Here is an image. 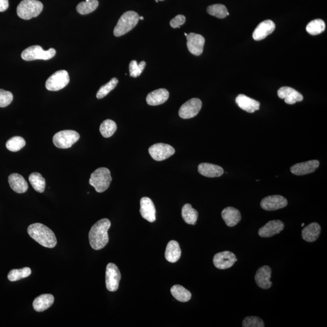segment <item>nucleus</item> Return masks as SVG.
Listing matches in <instances>:
<instances>
[{
    "label": "nucleus",
    "instance_id": "1",
    "mask_svg": "<svg viewBox=\"0 0 327 327\" xmlns=\"http://www.w3.org/2000/svg\"><path fill=\"white\" fill-rule=\"evenodd\" d=\"M111 222L108 219H102L92 226L89 233V242L93 249L100 250L108 244L109 229Z\"/></svg>",
    "mask_w": 327,
    "mask_h": 327
},
{
    "label": "nucleus",
    "instance_id": "2",
    "mask_svg": "<svg viewBox=\"0 0 327 327\" xmlns=\"http://www.w3.org/2000/svg\"><path fill=\"white\" fill-rule=\"evenodd\" d=\"M27 232L33 239L43 247L53 248L57 244V240L54 232L41 223L30 225L28 227Z\"/></svg>",
    "mask_w": 327,
    "mask_h": 327
},
{
    "label": "nucleus",
    "instance_id": "3",
    "mask_svg": "<svg viewBox=\"0 0 327 327\" xmlns=\"http://www.w3.org/2000/svg\"><path fill=\"white\" fill-rule=\"evenodd\" d=\"M112 180L110 170L106 167H100L92 173L89 184L98 193L107 191Z\"/></svg>",
    "mask_w": 327,
    "mask_h": 327
},
{
    "label": "nucleus",
    "instance_id": "4",
    "mask_svg": "<svg viewBox=\"0 0 327 327\" xmlns=\"http://www.w3.org/2000/svg\"><path fill=\"white\" fill-rule=\"evenodd\" d=\"M139 18L138 14L134 11H127L122 14L114 27V35L118 37V36L126 34L138 23Z\"/></svg>",
    "mask_w": 327,
    "mask_h": 327
},
{
    "label": "nucleus",
    "instance_id": "5",
    "mask_svg": "<svg viewBox=\"0 0 327 327\" xmlns=\"http://www.w3.org/2000/svg\"><path fill=\"white\" fill-rule=\"evenodd\" d=\"M43 9V4L38 0H23L16 8V13L19 18L31 19L38 16Z\"/></svg>",
    "mask_w": 327,
    "mask_h": 327
},
{
    "label": "nucleus",
    "instance_id": "6",
    "mask_svg": "<svg viewBox=\"0 0 327 327\" xmlns=\"http://www.w3.org/2000/svg\"><path fill=\"white\" fill-rule=\"evenodd\" d=\"M56 54L55 49L50 48L44 50L40 46L35 45L28 47L23 50L21 54L22 59L30 61L36 60H48L51 59Z\"/></svg>",
    "mask_w": 327,
    "mask_h": 327
},
{
    "label": "nucleus",
    "instance_id": "7",
    "mask_svg": "<svg viewBox=\"0 0 327 327\" xmlns=\"http://www.w3.org/2000/svg\"><path fill=\"white\" fill-rule=\"evenodd\" d=\"M79 133L76 131L67 130L60 131L53 137V142L59 149H68L80 139Z\"/></svg>",
    "mask_w": 327,
    "mask_h": 327
},
{
    "label": "nucleus",
    "instance_id": "8",
    "mask_svg": "<svg viewBox=\"0 0 327 327\" xmlns=\"http://www.w3.org/2000/svg\"><path fill=\"white\" fill-rule=\"evenodd\" d=\"M70 78L68 72L61 70L52 74L46 82V88L49 91H58L68 85Z\"/></svg>",
    "mask_w": 327,
    "mask_h": 327
},
{
    "label": "nucleus",
    "instance_id": "9",
    "mask_svg": "<svg viewBox=\"0 0 327 327\" xmlns=\"http://www.w3.org/2000/svg\"><path fill=\"white\" fill-rule=\"evenodd\" d=\"M121 278V273L118 267L113 263H109L106 272V285L109 292H116L118 289Z\"/></svg>",
    "mask_w": 327,
    "mask_h": 327
},
{
    "label": "nucleus",
    "instance_id": "10",
    "mask_svg": "<svg viewBox=\"0 0 327 327\" xmlns=\"http://www.w3.org/2000/svg\"><path fill=\"white\" fill-rule=\"evenodd\" d=\"M149 152L154 160L161 161L173 155L175 153V150L170 145L157 143L149 147Z\"/></svg>",
    "mask_w": 327,
    "mask_h": 327
},
{
    "label": "nucleus",
    "instance_id": "11",
    "mask_svg": "<svg viewBox=\"0 0 327 327\" xmlns=\"http://www.w3.org/2000/svg\"><path fill=\"white\" fill-rule=\"evenodd\" d=\"M201 108H202V102L200 99L189 100L181 106L179 110V115L183 119L194 118L199 113Z\"/></svg>",
    "mask_w": 327,
    "mask_h": 327
},
{
    "label": "nucleus",
    "instance_id": "12",
    "mask_svg": "<svg viewBox=\"0 0 327 327\" xmlns=\"http://www.w3.org/2000/svg\"><path fill=\"white\" fill-rule=\"evenodd\" d=\"M237 261L235 254L229 251L218 253L214 257V264L218 269L225 270L230 268Z\"/></svg>",
    "mask_w": 327,
    "mask_h": 327
},
{
    "label": "nucleus",
    "instance_id": "13",
    "mask_svg": "<svg viewBox=\"0 0 327 327\" xmlns=\"http://www.w3.org/2000/svg\"><path fill=\"white\" fill-rule=\"evenodd\" d=\"M288 205L286 198L281 195H272L265 197L261 201L262 209L267 211H274L286 208Z\"/></svg>",
    "mask_w": 327,
    "mask_h": 327
},
{
    "label": "nucleus",
    "instance_id": "14",
    "mask_svg": "<svg viewBox=\"0 0 327 327\" xmlns=\"http://www.w3.org/2000/svg\"><path fill=\"white\" fill-rule=\"evenodd\" d=\"M186 36L187 46L189 52L196 56L202 54L205 44V38L204 36L195 33H190Z\"/></svg>",
    "mask_w": 327,
    "mask_h": 327
},
{
    "label": "nucleus",
    "instance_id": "15",
    "mask_svg": "<svg viewBox=\"0 0 327 327\" xmlns=\"http://www.w3.org/2000/svg\"><path fill=\"white\" fill-rule=\"evenodd\" d=\"M272 277V269L269 266L264 265L257 270L255 275V281L257 286L262 289H269L272 286L270 281Z\"/></svg>",
    "mask_w": 327,
    "mask_h": 327
},
{
    "label": "nucleus",
    "instance_id": "16",
    "mask_svg": "<svg viewBox=\"0 0 327 327\" xmlns=\"http://www.w3.org/2000/svg\"><path fill=\"white\" fill-rule=\"evenodd\" d=\"M284 223L280 220H273L260 228L258 234L262 237H270L281 233L284 230Z\"/></svg>",
    "mask_w": 327,
    "mask_h": 327
},
{
    "label": "nucleus",
    "instance_id": "17",
    "mask_svg": "<svg viewBox=\"0 0 327 327\" xmlns=\"http://www.w3.org/2000/svg\"><path fill=\"white\" fill-rule=\"evenodd\" d=\"M278 96L280 99H284L288 105H294L296 103L303 102V96L300 92L290 87H282L278 91Z\"/></svg>",
    "mask_w": 327,
    "mask_h": 327
},
{
    "label": "nucleus",
    "instance_id": "18",
    "mask_svg": "<svg viewBox=\"0 0 327 327\" xmlns=\"http://www.w3.org/2000/svg\"><path fill=\"white\" fill-rule=\"evenodd\" d=\"M318 160H311L304 163H298L290 168V171L295 175L302 176L308 175L314 172L320 166Z\"/></svg>",
    "mask_w": 327,
    "mask_h": 327
},
{
    "label": "nucleus",
    "instance_id": "19",
    "mask_svg": "<svg viewBox=\"0 0 327 327\" xmlns=\"http://www.w3.org/2000/svg\"><path fill=\"white\" fill-rule=\"evenodd\" d=\"M140 214L142 218L150 222L156 220V210L154 204L149 198L143 197L140 201Z\"/></svg>",
    "mask_w": 327,
    "mask_h": 327
},
{
    "label": "nucleus",
    "instance_id": "20",
    "mask_svg": "<svg viewBox=\"0 0 327 327\" xmlns=\"http://www.w3.org/2000/svg\"><path fill=\"white\" fill-rule=\"evenodd\" d=\"M275 24L271 20H265L261 22L253 33L254 40L260 41L267 37L268 35L273 33L275 29Z\"/></svg>",
    "mask_w": 327,
    "mask_h": 327
},
{
    "label": "nucleus",
    "instance_id": "21",
    "mask_svg": "<svg viewBox=\"0 0 327 327\" xmlns=\"http://www.w3.org/2000/svg\"><path fill=\"white\" fill-rule=\"evenodd\" d=\"M236 103L240 108L248 113H254L258 110L260 108V103L258 101L250 99L243 94H240L236 97Z\"/></svg>",
    "mask_w": 327,
    "mask_h": 327
},
{
    "label": "nucleus",
    "instance_id": "22",
    "mask_svg": "<svg viewBox=\"0 0 327 327\" xmlns=\"http://www.w3.org/2000/svg\"><path fill=\"white\" fill-rule=\"evenodd\" d=\"M169 98V92L166 89H159L147 95L146 102L150 106H159L166 103Z\"/></svg>",
    "mask_w": 327,
    "mask_h": 327
},
{
    "label": "nucleus",
    "instance_id": "23",
    "mask_svg": "<svg viewBox=\"0 0 327 327\" xmlns=\"http://www.w3.org/2000/svg\"><path fill=\"white\" fill-rule=\"evenodd\" d=\"M221 215L226 225L230 227L236 225L241 220V215L239 211L232 207H228L223 209Z\"/></svg>",
    "mask_w": 327,
    "mask_h": 327
},
{
    "label": "nucleus",
    "instance_id": "24",
    "mask_svg": "<svg viewBox=\"0 0 327 327\" xmlns=\"http://www.w3.org/2000/svg\"><path fill=\"white\" fill-rule=\"evenodd\" d=\"M198 172L208 178L219 177L223 174L221 167L211 163H201L198 166Z\"/></svg>",
    "mask_w": 327,
    "mask_h": 327
},
{
    "label": "nucleus",
    "instance_id": "25",
    "mask_svg": "<svg viewBox=\"0 0 327 327\" xmlns=\"http://www.w3.org/2000/svg\"><path fill=\"white\" fill-rule=\"evenodd\" d=\"M9 185L14 192L18 194H24L28 189V184L24 178L18 173H12L9 178Z\"/></svg>",
    "mask_w": 327,
    "mask_h": 327
},
{
    "label": "nucleus",
    "instance_id": "26",
    "mask_svg": "<svg viewBox=\"0 0 327 327\" xmlns=\"http://www.w3.org/2000/svg\"><path fill=\"white\" fill-rule=\"evenodd\" d=\"M321 227L317 222H312L307 225L302 230V237L305 241L314 242L318 239L320 235Z\"/></svg>",
    "mask_w": 327,
    "mask_h": 327
},
{
    "label": "nucleus",
    "instance_id": "27",
    "mask_svg": "<svg viewBox=\"0 0 327 327\" xmlns=\"http://www.w3.org/2000/svg\"><path fill=\"white\" fill-rule=\"evenodd\" d=\"M54 303V296L50 294L41 295L35 298L33 301V309L37 312H44L49 309Z\"/></svg>",
    "mask_w": 327,
    "mask_h": 327
},
{
    "label": "nucleus",
    "instance_id": "28",
    "mask_svg": "<svg viewBox=\"0 0 327 327\" xmlns=\"http://www.w3.org/2000/svg\"><path fill=\"white\" fill-rule=\"evenodd\" d=\"M181 250L180 244L176 241H170L167 244L165 257L167 261L175 263L180 259Z\"/></svg>",
    "mask_w": 327,
    "mask_h": 327
},
{
    "label": "nucleus",
    "instance_id": "29",
    "mask_svg": "<svg viewBox=\"0 0 327 327\" xmlns=\"http://www.w3.org/2000/svg\"><path fill=\"white\" fill-rule=\"evenodd\" d=\"M182 217L188 224L195 225L198 220V212L192 208L191 205L186 204L182 209Z\"/></svg>",
    "mask_w": 327,
    "mask_h": 327
},
{
    "label": "nucleus",
    "instance_id": "30",
    "mask_svg": "<svg viewBox=\"0 0 327 327\" xmlns=\"http://www.w3.org/2000/svg\"><path fill=\"white\" fill-rule=\"evenodd\" d=\"M171 293L173 297L182 303H186L191 300V293L180 285H175L171 289Z\"/></svg>",
    "mask_w": 327,
    "mask_h": 327
},
{
    "label": "nucleus",
    "instance_id": "31",
    "mask_svg": "<svg viewBox=\"0 0 327 327\" xmlns=\"http://www.w3.org/2000/svg\"><path fill=\"white\" fill-rule=\"evenodd\" d=\"M29 180L33 188L38 193H43L46 187L45 179L40 173L33 172L30 175Z\"/></svg>",
    "mask_w": 327,
    "mask_h": 327
},
{
    "label": "nucleus",
    "instance_id": "32",
    "mask_svg": "<svg viewBox=\"0 0 327 327\" xmlns=\"http://www.w3.org/2000/svg\"><path fill=\"white\" fill-rule=\"evenodd\" d=\"M99 5V2L98 0H89V1L81 2L78 4L77 10L81 15H87L96 10Z\"/></svg>",
    "mask_w": 327,
    "mask_h": 327
},
{
    "label": "nucleus",
    "instance_id": "33",
    "mask_svg": "<svg viewBox=\"0 0 327 327\" xmlns=\"http://www.w3.org/2000/svg\"><path fill=\"white\" fill-rule=\"evenodd\" d=\"M117 125L115 122L111 119H106L102 122L100 127V131L105 138H110L116 132Z\"/></svg>",
    "mask_w": 327,
    "mask_h": 327
},
{
    "label": "nucleus",
    "instance_id": "34",
    "mask_svg": "<svg viewBox=\"0 0 327 327\" xmlns=\"http://www.w3.org/2000/svg\"><path fill=\"white\" fill-rule=\"evenodd\" d=\"M326 29V24L322 19H317L310 21L307 25L306 30L307 32L312 35H317L323 33Z\"/></svg>",
    "mask_w": 327,
    "mask_h": 327
},
{
    "label": "nucleus",
    "instance_id": "35",
    "mask_svg": "<svg viewBox=\"0 0 327 327\" xmlns=\"http://www.w3.org/2000/svg\"><path fill=\"white\" fill-rule=\"evenodd\" d=\"M31 273V269L29 267H25L22 269H13L8 274L7 278L10 281H17L27 278Z\"/></svg>",
    "mask_w": 327,
    "mask_h": 327
},
{
    "label": "nucleus",
    "instance_id": "36",
    "mask_svg": "<svg viewBox=\"0 0 327 327\" xmlns=\"http://www.w3.org/2000/svg\"><path fill=\"white\" fill-rule=\"evenodd\" d=\"M207 11L210 15L218 18H224L229 15L227 8L223 4H217L210 5Z\"/></svg>",
    "mask_w": 327,
    "mask_h": 327
},
{
    "label": "nucleus",
    "instance_id": "37",
    "mask_svg": "<svg viewBox=\"0 0 327 327\" xmlns=\"http://www.w3.org/2000/svg\"><path fill=\"white\" fill-rule=\"evenodd\" d=\"M25 145L26 141L23 138L20 136H14L7 141L5 146L11 152H15L23 149Z\"/></svg>",
    "mask_w": 327,
    "mask_h": 327
},
{
    "label": "nucleus",
    "instance_id": "38",
    "mask_svg": "<svg viewBox=\"0 0 327 327\" xmlns=\"http://www.w3.org/2000/svg\"><path fill=\"white\" fill-rule=\"evenodd\" d=\"M119 81L116 78H113L110 82L106 84L104 86L101 87L99 91H98L97 98L98 99H102L107 96L110 92L116 88Z\"/></svg>",
    "mask_w": 327,
    "mask_h": 327
},
{
    "label": "nucleus",
    "instance_id": "39",
    "mask_svg": "<svg viewBox=\"0 0 327 327\" xmlns=\"http://www.w3.org/2000/svg\"><path fill=\"white\" fill-rule=\"evenodd\" d=\"M146 63L144 61H141L139 64L136 60L131 61L129 64L130 75L133 78H136L140 76L142 72H143Z\"/></svg>",
    "mask_w": 327,
    "mask_h": 327
},
{
    "label": "nucleus",
    "instance_id": "40",
    "mask_svg": "<svg viewBox=\"0 0 327 327\" xmlns=\"http://www.w3.org/2000/svg\"><path fill=\"white\" fill-rule=\"evenodd\" d=\"M264 321L256 317H248L242 322L243 327H264Z\"/></svg>",
    "mask_w": 327,
    "mask_h": 327
},
{
    "label": "nucleus",
    "instance_id": "41",
    "mask_svg": "<svg viewBox=\"0 0 327 327\" xmlns=\"http://www.w3.org/2000/svg\"><path fill=\"white\" fill-rule=\"evenodd\" d=\"M13 95L9 91L0 89V108H5L12 102Z\"/></svg>",
    "mask_w": 327,
    "mask_h": 327
},
{
    "label": "nucleus",
    "instance_id": "42",
    "mask_svg": "<svg viewBox=\"0 0 327 327\" xmlns=\"http://www.w3.org/2000/svg\"><path fill=\"white\" fill-rule=\"evenodd\" d=\"M185 16L183 15H178L170 21V24L172 28H180V26L185 23Z\"/></svg>",
    "mask_w": 327,
    "mask_h": 327
},
{
    "label": "nucleus",
    "instance_id": "43",
    "mask_svg": "<svg viewBox=\"0 0 327 327\" xmlns=\"http://www.w3.org/2000/svg\"><path fill=\"white\" fill-rule=\"evenodd\" d=\"M9 7L8 0H0V12H4Z\"/></svg>",
    "mask_w": 327,
    "mask_h": 327
},
{
    "label": "nucleus",
    "instance_id": "44",
    "mask_svg": "<svg viewBox=\"0 0 327 327\" xmlns=\"http://www.w3.org/2000/svg\"><path fill=\"white\" fill-rule=\"evenodd\" d=\"M144 19V18L143 16H139V19H141V20H143Z\"/></svg>",
    "mask_w": 327,
    "mask_h": 327
},
{
    "label": "nucleus",
    "instance_id": "45",
    "mask_svg": "<svg viewBox=\"0 0 327 327\" xmlns=\"http://www.w3.org/2000/svg\"><path fill=\"white\" fill-rule=\"evenodd\" d=\"M304 225H305L304 223H302V225H301L302 227H304Z\"/></svg>",
    "mask_w": 327,
    "mask_h": 327
},
{
    "label": "nucleus",
    "instance_id": "46",
    "mask_svg": "<svg viewBox=\"0 0 327 327\" xmlns=\"http://www.w3.org/2000/svg\"><path fill=\"white\" fill-rule=\"evenodd\" d=\"M157 1H164V0H157Z\"/></svg>",
    "mask_w": 327,
    "mask_h": 327
},
{
    "label": "nucleus",
    "instance_id": "47",
    "mask_svg": "<svg viewBox=\"0 0 327 327\" xmlns=\"http://www.w3.org/2000/svg\"><path fill=\"white\" fill-rule=\"evenodd\" d=\"M184 35H185L186 36H187V33H184Z\"/></svg>",
    "mask_w": 327,
    "mask_h": 327
}]
</instances>
